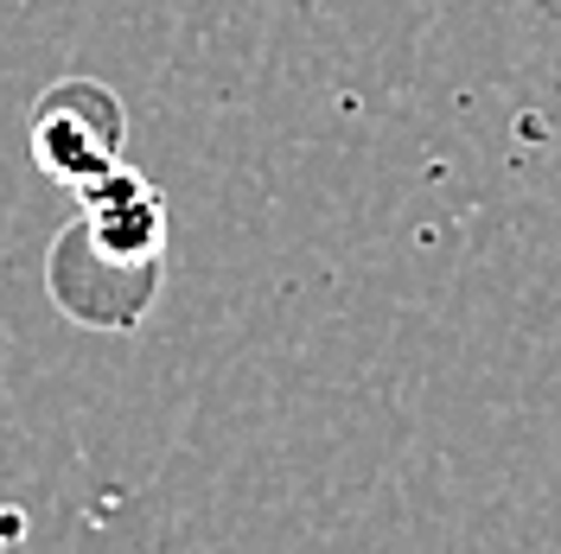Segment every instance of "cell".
I'll list each match as a JSON object with an SVG mask.
<instances>
[{"label":"cell","instance_id":"3","mask_svg":"<svg viewBox=\"0 0 561 554\" xmlns=\"http://www.w3.org/2000/svg\"><path fill=\"white\" fill-rule=\"evenodd\" d=\"M45 287L51 300L77 319V325H96V332H128L153 287H160V268H122L96 249H83L77 236H58L51 243V262H45Z\"/></svg>","mask_w":561,"mask_h":554},{"label":"cell","instance_id":"2","mask_svg":"<svg viewBox=\"0 0 561 554\" xmlns=\"http://www.w3.org/2000/svg\"><path fill=\"white\" fill-rule=\"evenodd\" d=\"M65 236H77L83 249H96L122 268H160L167 249V198L147 173H135L128 160L103 173L96 185L77 192V223Z\"/></svg>","mask_w":561,"mask_h":554},{"label":"cell","instance_id":"4","mask_svg":"<svg viewBox=\"0 0 561 554\" xmlns=\"http://www.w3.org/2000/svg\"><path fill=\"white\" fill-rule=\"evenodd\" d=\"M536 7H542V13H561V0H536Z\"/></svg>","mask_w":561,"mask_h":554},{"label":"cell","instance_id":"5","mask_svg":"<svg viewBox=\"0 0 561 554\" xmlns=\"http://www.w3.org/2000/svg\"><path fill=\"white\" fill-rule=\"evenodd\" d=\"M300 7H313V0H300Z\"/></svg>","mask_w":561,"mask_h":554},{"label":"cell","instance_id":"1","mask_svg":"<svg viewBox=\"0 0 561 554\" xmlns=\"http://www.w3.org/2000/svg\"><path fill=\"white\" fill-rule=\"evenodd\" d=\"M26 147H33L38 173L77 198L83 185H96L103 173L122 166V147H128L122 96L108 83H96V77H58L33 108Z\"/></svg>","mask_w":561,"mask_h":554}]
</instances>
